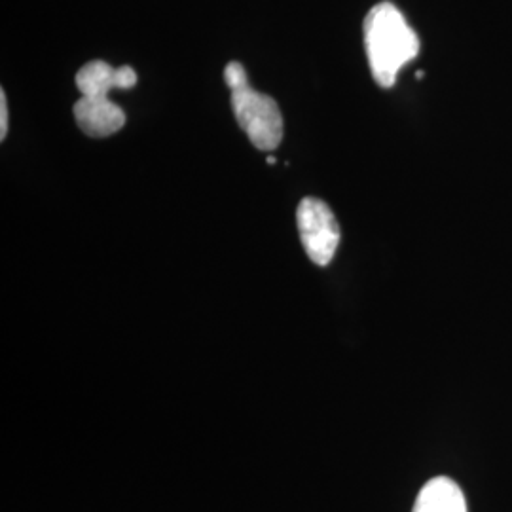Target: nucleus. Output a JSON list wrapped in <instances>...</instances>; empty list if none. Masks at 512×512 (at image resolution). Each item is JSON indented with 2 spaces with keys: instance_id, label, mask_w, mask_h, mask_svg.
<instances>
[{
  "instance_id": "nucleus-1",
  "label": "nucleus",
  "mask_w": 512,
  "mask_h": 512,
  "mask_svg": "<svg viewBox=\"0 0 512 512\" xmlns=\"http://www.w3.org/2000/svg\"><path fill=\"white\" fill-rule=\"evenodd\" d=\"M137 84L133 67H112L107 61L95 59L76 74L80 99L74 103V120L90 137H109L126 126V112L109 99L112 90H129Z\"/></svg>"
},
{
  "instance_id": "nucleus-2",
  "label": "nucleus",
  "mask_w": 512,
  "mask_h": 512,
  "mask_svg": "<svg viewBox=\"0 0 512 512\" xmlns=\"http://www.w3.org/2000/svg\"><path fill=\"white\" fill-rule=\"evenodd\" d=\"M365 50L376 84L389 90L404 65L420 54V38L395 4L380 2L366 14Z\"/></svg>"
},
{
  "instance_id": "nucleus-3",
  "label": "nucleus",
  "mask_w": 512,
  "mask_h": 512,
  "mask_svg": "<svg viewBox=\"0 0 512 512\" xmlns=\"http://www.w3.org/2000/svg\"><path fill=\"white\" fill-rule=\"evenodd\" d=\"M224 82L232 92V110L249 141L258 150L270 152L283 141V116L270 95L258 93L249 86L247 73L238 61L224 69Z\"/></svg>"
},
{
  "instance_id": "nucleus-4",
  "label": "nucleus",
  "mask_w": 512,
  "mask_h": 512,
  "mask_svg": "<svg viewBox=\"0 0 512 512\" xmlns=\"http://www.w3.org/2000/svg\"><path fill=\"white\" fill-rule=\"evenodd\" d=\"M302 245L317 266H329L340 245V226L329 205L317 198H304L296 209Z\"/></svg>"
},
{
  "instance_id": "nucleus-5",
  "label": "nucleus",
  "mask_w": 512,
  "mask_h": 512,
  "mask_svg": "<svg viewBox=\"0 0 512 512\" xmlns=\"http://www.w3.org/2000/svg\"><path fill=\"white\" fill-rule=\"evenodd\" d=\"M412 512H467V501L452 478L437 476L421 488Z\"/></svg>"
},
{
  "instance_id": "nucleus-6",
  "label": "nucleus",
  "mask_w": 512,
  "mask_h": 512,
  "mask_svg": "<svg viewBox=\"0 0 512 512\" xmlns=\"http://www.w3.org/2000/svg\"><path fill=\"white\" fill-rule=\"evenodd\" d=\"M8 135V101L6 93L0 92V141H4Z\"/></svg>"
},
{
  "instance_id": "nucleus-7",
  "label": "nucleus",
  "mask_w": 512,
  "mask_h": 512,
  "mask_svg": "<svg viewBox=\"0 0 512 512\" xmlns=\"http://www.w3.org/2000/svg\"><path fill=\"white\" fill-rule=\"evenodd\" d=\"M268 164H270V165H274L275 164L274 156H268Z\"/></svg>"
}]
</instances>
